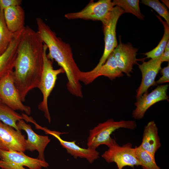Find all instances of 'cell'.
I'll list each match as a JSON object with an SVG mask.
<instances>
[{"instance_id":"obj_1","label":"cell","mask_w":169,"mask_h":169,"mask_svg":"<svg viewBox=\"0 0 169 169\" xmlns=\"http://www.w3.org/2000/svg\"><path fill=\"white\" fill-rule=\"evenodd\" d=\"M44 43L37 31L27 26L22 32L13 71L16 88L23 102L38 88L43 65Z\"/></svg>"},{"instance_id":"obj_2","label":"cell","mask_w":169,"mask_h":169,"mask_svg":"<svg viewBox=\"0 0 169 169\" xmlns=\"http://www.w3.org/2000/svg\"><path fill=\"white\" fill-rule=\"evenodd\" d=\"M36 22L37 32L49 49L47 57L51 60L54 59L64 70L69 92L77 97L82 98V86L79 78L81 70L74 59L70 45L58 37L41 18H37Z\"/></svg>"},{"instance_id":"obj_3","label":"cell","mask_w":169,"mask_h":169,"mask_svg":"<svg viewBox=\"0 0 169 169\" xmlns=\"http://www.w3.org/2000/svg\"><path fill=\"white\" fill-rule=\"evenodd\" d=\"M137 127L136 121L133 120H121L115 121L109 119L90 130L87 141V148L96 149L100 146L105 145L108 147L111 144L113 139L110 137L115 131L121 128L133 130Z\"/></svg>"},{"instance_id":"obj_4","label":"cell","mask_w":169,"mask_h":169,"mask_svg":"<svg viewBox=\"0 0 169 169\" xmlns=\"http://www.w3.org/2000/svg\"><path fill=\"white\" fill-rule=\"evenodd\" d=\"M47 46L44 44L43 68L38 88L42 93L43 98L38 108L44 112V116L50 123L51 119L48 105V98L55 86L58 75L65 72L61 67L58 69H54L52 61L47 56Z\"/></svg>"},{"instance_id":"obj_5","label":"cell","mask_w":169,"mask_h":169,"mask_svg":"<svg viewBox=\"0 0 169 169\" xmlns=\"http://www.w3.org/2000/svg\"><path fill=\"white\" fill-rule=\"evenodd\" d=\"M114 7L111 0H92L81 10L65 14L67 19H81L100 21L102 24L109 19Z\"/></svg>"},{"instance_id":"obj_6","label":"cell","mask_w":169,"mask_h":169,"mask_svg":"<svg viewBox=\"0 0 169 169\" xmlns=\"http://www.w3.org/2000/svg\"><path fill=\"white\" fill-rule=\"evenodd\" d=\"M23 152L0 149V168L2 169H41L47 167L45 161L34 158Z\"/></svg>"},{"instance_id":"obj_7","label":"cell","mask_w":169,"mask_h":169,"mask_svg":"<svg viewBox=\"0 0 169 169\" xmlns=\"http://www.w3.org/2000/svg\"><path fill=\"white\" fill-rule=\"evenodd\" d=\"M108 148L101 156L108 163L115 162L118 169L127 166L133 167L141 165L136 156L134 148L130 143L120 146L113 139Z\"/></svg>"},{"instance_id":"obj_8","label":"cell","mask_w":169,"mask_h":169,"mask_svg":"<svg viewBox=\"0 0 169 169\" xmlns=\"http://www.w3.org/2000/svg\"><path fill=\"white\" fill-rule=\"evenodd\" d=\"M125 13L120 8L115 6L113 8L108 20L102 24L104 35L105 46L104 52L97 65L91 70L95 71L106 62L110 54L118 45L116 28L118 20Z\"/></svg>"},{"instance_id":"obj_9","label":"cell","mask_w":169,"mask_h":169,"mask_svg":"<svg viewBox=\"0 0 169 169\" xmlns=\"http://www.w3.org/2000/svg\"><path fill=\"white\" fill-rule=\"evenodd\" d=\"M0 98L2 103L14 110L30 114V107L23 104L15 86L13 71L0 80Z\"/></svg>"},{"instance_id":"obj_10","label":"cell","mask_w":169,"mask_h":169,"mask_svg":"<svg viewBox=\"0 0 169 169\" xmlns=\"http://www.w3.org/2000/svg\"><path fill=\"white\" fill-rule=\"evenodd\" d=\"M168 84L159 85L150 93L144 94L135 103L136 108L132 112V117L135 119L140 120L151 106L161 101L168 100Z\"/></svg>"},{"instance_id":"obj_11","label":"cell","mask_w":169,"mask_h":169,"mask_svg":"<svg viewBox=\"0 0 169 169\" xmlns=\"http://www.w3.org/2000/svg\"><path fill=\"white\" fill-rule=\"evenodd\" d=\"M25 136L20 131H17L0 121V149L24 152Z\"/></svg>"},{"instance_id":"obj_12","label":"cell","mask_w":169,"mask_h":169,"mask_svg":"<svg viewBox=\"0 0 169 169\" xmlns=\"http://www.w3.org/2000/svg\"><path fill=\"white\" fill-rule=\"evenodd\" d=\"M101 76L106 77L111 80L123 76V73L117 66L113 52L109 56L105 63L98 69L94 71H81L79 78L80 82L88 85Z\"/></svg>"},{"instance_id":"obj_13","label":"cell","mask_w":169,"mask_h":169,"mask_svg":"<svg viewBox=\"0 0 169 169\" xmlns=\"http://www.w3.org/2000/svg\"><path fill=\"white\" fill-rule=\"evenodd\" d=\"M161 57L151 59L147 62L143 61L142 64H138L142 74V79L136 90V100L144 94L148 92V90L150 87L156 85L155 80L161 69Z\"/></svg>"},{"instance_id":"obj_14","label":"cell","mask_w":169,"mask_h":169,"mask_svg":"<svg viewBox=\"0 0 169 169\" xmlns=\"http://www.w3.org/2000/svg\"><path fill=\"white\" fill-rule=\"evenodd\" d=\"M119 40V44L113 52L119 69L122 73L130 76V73L132 72L133 65L138 64L136 58L138 49L133 47L130 43L125 44L121 42L120 39Z\"/></svg>"},{"instance_id":"obj_15","label":"cell","mask_w":169,"mask_h":169,"mask_svg":"<svg viewBox=\"0 0 169 169\" xmlns=\"http://www.w3.org/2000/svg\"><path fill=\"white\" fill-rule=\"evenodd\" d=\"M16 125L18 130L25 131L28 136L26 140L25 149L30 151H38V159L45 161L44 151L45 148L50 141L48 136L37 134L32 130L30 125L26 124L23 120L18 121Z\"/></svg>"},{"instance_id":"obj_16","label":"cell","mask_w":169,"mask_h":169,"mask_svg":"<svg viewBox=\"0 0 169 169\" xmlns=\"http://www.w3.org/2000/svg\"><path fill=\"white\" fill-rule=\"evenodd\" d=\"M42 129L46 133L50 134L56 138L61 146L66 149L67 153L75 158L78 157L85 158L90 163H92L99 157V153L96 149L81 147L76 144L75 141H68L63 140L60 136V134L63 133L50 131L45 128H42Z\"/></svg>"},{"instance_id":"obj_17","label":"cell","mask_w":169,"mask_h":169,"mask_svg":"<svg viewBox=\"0 0 169 169\" xmlns=\"http://www.w3.org/2000/svg\"><path fill=\"white\" fill-rule=\"evenodd\" d=\"M23 31L16 33L6 50L0 56V80L13 71L14 69L18 47Z\"/></svg>"},{"instance_id":"obj_18","label":"cell","mask_w":169,"mask_h":169,"mask_svg":"<svg viewBox=\"0 0 169 169\" xmlns=\"http://www.w3.org/2000/svg\"><path fill=\"white\" fill-rule=\"evenodd\" d=\"M161 146L156 125L154 121H149L144 127L142 142L139 146L155 157Z\"/></svg>"},{"instance_id":"obj_19","label":"cell","mask_w":169,"mask_h":169,"mask_svg":"<svg viewBox=\"0 0 169 169\" xmlns=\"http://www.w3.org/2000/svg\"><path fill=\"white\" fill-rule=\"evenodd\" d=\"M3 12L6 26L11 32L16 33L24 29L25 12L20 5L8 7Z\"/></svg>"},{"instance_id":"obj_20","label":"cell","mask_w":169,"mask_h":169,"mask_svg":"<svg viewBox=\"0 0 169 169\" xmlns=\"http://www.w3.org/2000/svg\"><path fill=\"white\" fill-rule=\"evenodd\" d=\"M27 119L26 115H21L5 104L0 103V121L3 123L19 131L16 125L17 122L23 119L27 120Z\"/></svg>"},{"instance_id":"obj_21","label":"cell","mask_w":169,"mask_h":169,"mask_svg":"<svg viewBox=\"0 0 169 169\" xmlns=\"http://www.w3.org/2000/svg\"><path fill=\"white\" fill-rule=\"evenodd\" d=\"M16 33H12L8 29L3 11L0 9V56L6 50Z\"/></svg>"},{"instance_id":"obj_22","label":"cell","mask_w":169,"mask_h":169,"mask_svg":"<svg viewBox=\"0 0 169 169\" xmlns=\"http://www.w3.org/2000/svg\"><path fill=\"white\" fill-rule=\"evenodd\" d=\"M156 16L164 26V33L161 39L157 46L151 51L144 54L147 58L153 59L160 57L164 52L166 45L169 40V25L166 22L162 20L160 16Z\"/></svg>"},{"instance_id":"obj_23","label":"cell","mask_w":169,"mask_h":169,"mask_svg":"<svg viewBox=\"0 0 169 169\" xmlns=\"http://www.w3.org/2000/svg\"><path fill=\"white\" fill-rule=\"evenodd\" d=\"M114 6L121 8L125 13H131L138 18L143 20L144 16L141 13L139 0H114L112 1Z\"/></svg>"},{"instance_id":"obj_24","label":"cell","mask_w":169,"mask_h":169,"mask_svg":"<svg viewBox=\"0 0 169 169\" xmlns=\"http://www.w3.org/2000/svg\"><path fill=\"white\" fill-rule=\"evenodd\" d=\"M134 148L136 157L143 169H161L157 165L155 157L139 146Z\"/></svg>"},{"instance_id":"obj_25","label":"cell","mask_w":169,"mask_h":169,"mask_svg":"<svg viewBox=\"0 0 169 169\" xmlns=\"http://www.w3.org/2000/svg\"><path fill=\"white\" fill-rule=\"evenodd\" d=\"M141 3L151 7L166 20L169 25V12L165 6L158 0H142Z\"/></svg>"},{"instance_id":"obj_26","label":"cell","mask_w":169,"mask_h":169,"mask_svg":"<svg viewBox=\"0 0 169 169\" xmlns=\"http://www.w3.org/2000/svg\"><path fill=\"white\" fill-rule=\"evenodd\" d=\"M22 3L21 0H0V9L3 11L8 7L20 6Z\"/></svg>"},{"instance_id":"obj_27","label":"cell","mask_w":169,"mask_h":169,"mask_svg":"<svg viewBox=\"0 0 169 169\" xmlns=\"http://www.w3.org/2000/svg\"><path fill=\"white\" fill-rule=\"evenodd\" d=\"M161 72L162 76L156 82V84H161L169 82V64L166 67L161 69Z\"/></svg>"},{"instance_id":"obj_28","label":"cell","mask_w":169,"mask_h":169,"mask_svg":"<svg viewBox=\"0 0 169 169\" xmlns=\"http://www.w3.org/2000/svg\"><path fill=\"white\" fill-rule=\"evenodd\" d=\"M161 61L162 63L169 61V51H164L161 57Z\"/></svg>"},{"instance_id":"obj_29","label":"cell","mask_w":169,"mask_h":169,"mask_svg":"<svg viewBox=\"0 0 169 169\" xmlns=\"http://www.w3.org/2000/svg\"><path fill=\"white\" fill-rule=\"evenodd\" d=\"M169 51V40L168 41L166 45L164 51Z\"/></svg>"},{"instance_id":"obj_30","label":"cell","mask_w":169,"mask_h":169,"mask_svg":"<svg viewBox=\"0 0 169 169\" xmlns=\"http://www.w3.org/2000/svg\"><path fill=\"white\" fill-rule=\"evenodd\" d=\"M162 2L169 8V1L168 0H161Z\"/></svg>"},{"instance_id":"obj_31","label":"cell","mask_w":169,"mask_h":169,"mask_svg":"<svg viewBox=\"0 0 169 169\" xmlns=\"http://www.w3.org/2000/svg\"><path fill=\"white\" fill-rule=\"evenodd\" d=\"M2 102V101H1V100L0 98V103H1Z\"/></svg>"},{"instance_id":"obj_32","label":"cell","mask_w":169,"mask_h":169,"mask_svg":"<svg viewBox=\"0 0 169 169\" xmlns=\"http://www.w3.org/2000/svg\"></svg>"}]
</instances>
